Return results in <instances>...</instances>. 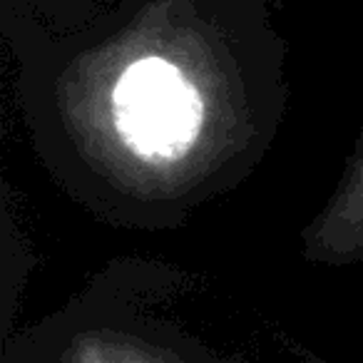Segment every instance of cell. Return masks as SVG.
I'll list each match as a JSON object with an SVG mask.
<instances>
[{"label":"cell","instance_id":"obj_1","mask_svg":"<svg viewBox=\"0 0 363 363\" xmlns=\"http://www.w3.org/2000/svg\"><path fill=\"white\" fill-rule=\"evenodd\" d=\"M117 127L142 157L174 160L194 145L202 97L174 65L147 57L125 70L115 87Z\"/></svg>","mask_w":363,"mask_h":363}]
</instances>
